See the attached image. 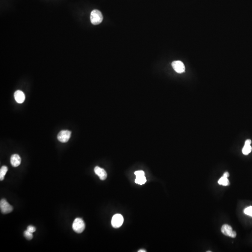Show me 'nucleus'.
I'll use <instances>...</instances> for the list:
<instances>
[{"label":"nucleus","instance_id":"obj_1","mask_svg":"<svg viewBox=\"0 0 252 252\" xmlns=\"http://www.w3.org/2000/svg\"><path fill=\"white\" fill-rule=\"evenodd\" d=\"M90 19L92 24L98 25L102 22L103 17L101 12L99 10H94L91 12Z\"/></svg>","mask_w":252,"mask_h":252},{"label":"nucleus","instance_id":"obj_2","mask_svg":"<svg viewBox=\"0 0 252 252\" xmlns=\"http://www.w3.org/2000/svg\"><path fill=\"white\" fill-rule=\"evenodd\" d=\"M73 229L78 233H82L85 229V224L81 218H76L73 224Z\"/></svg>","mask_w":252,"mask_h":252},{"label":"nucleus","instance_id":"obj_3","mask_svg":"<svg viewBox=\"0 0 252 252\" xmlns=\"http://www.w3.org/2000/svg\"><path fill=\"white\" fill-rule=\"evenodd\" d=\"M124 218L120 214H116L113 216L111 221L112 226L114 228H119L123 223Z\"/></svg>","mask_w":252,"mask_h":252},{"label":"nucleus","instance_id":"obj_4","mask_svg":"<svg viewBox=\"0 0 252 252\" xmlns=\"http://www.w3.org/2000/svg\"><path fill=\"white\" fill-rule=\"evenodd\" d=\"M0 208L1 212L3 214L10 213L13 211V207L10 205L5 199H2L0 202Z\"/></svg>","mask_w":252,"mask_h":252},{"label":"nucleus","instance_id":"obj_5","mask_svg":"<svg viewBox=\"0 0 252 252\" xmlns=\"http://www.w3.org/2000/svg\"><path fill=\"white\" fill-rule=\"evenodd\" d=\"M71 134L72 132L69 130H62L58 135V139L61 143H67L70 139Z\"/></svg>","mask_w":252,"mask_h":252},{"label":"nucleus","instance_id":"obj_6","mask_svg":"<svg viewBox=\"0 0 252 252\" xmlns=\"http://www.w3.org/2000/svg\"><path fill=\"white\" fill-rule=\"evenodd\" d=\"M172 67L174 70L179 73H184L185 70V65L182 62L180 61H175L172 63Z\"/></svg>","mask_w":252,"mask_h":252},{"label":"nucleus","instance_id":"obj_7","mask_svg":"<svg viewBox=\"0 0 252 252\" xmlns=\"http://www.w3.org/2000/svg\"><path fill=\"white\" fill-rule=\"evenodd\" d=\"M94 172L101 180H104L107 177V173L104 169L100 168L99 167L96 166L94 168Z\"/></svg>","mask_w":252,"mask_h":252},{"label":"nucleus","instance_id":"obj_8","mask_svg":"<svg viewBox=\"0 0 252 252\" xmlns=\"http://www.w3.org/2000/svg\"><path fill=\"white\" fill-rule=\"evenodd\" d=\"M14 98L16 101L18 103L21 104L25 100V96L22 91L17 90L14 93Z\"/></svg>","mask_w":252,"mask_h":252},{"label":"nucleus","instance_id":"obj_9","mask_svg":"<svg viewBox=\"0 0 252 252\" xmlns=\"http://www.w3.org/2000/svg\"><path fill=\"white\" fill-rule=\"evenodd\" d=\"M10 162L12 166L16 167L21 163V158L17 154H14L11 156Z\"/></svg>","mask_w":252,"mask_h":252},{"label":"nucleus","instance_id":"obj_10","mask_svg":"<svg viewBox=\"0 0 252 252\" xmlns=\"http://www.w3.org/2000/svg\"><path fill=\"white\" fill-rule=\"evenodd\" d=\"M221 231L223 234L231 237L233 230L232 227L231 226L227 224H225L222 226Z\"/></svg>","mask_w":252,"mask_h":252},{"label":"nucleus","instance_id":"obj_11","mask_svg":"<svg viewBox=\"0 0 252 252\" xmlns=\"http://www.w3.org/2000/svg\"><path fill=\"white\" fill-rule=\"evenodd\" d=\"M8 168L6 166H3L0 169V180L2 181L4 178L5 176L7 173Z\"/></svg>","mask_w":252,"mask_h":252},{"label":"nucleus","instance_id":"obj_12","mask_svg":"<svg viewBox=\"0 0 252 252\" xmlns=\"http://www.w3.org/2000/svg\"><path fill=\"white\" fill-rule=\"evenodd\" d=\"M218 184L223 186H228L230 185V182L228 178L223 176L218 180Z\"/></svg>","mask_w":252,"mask_h":252},{"label":"nucleus","instance_id":"obj_13","mask_svg":"<svg viewBox=\"0 0 252 252\" xmlns=\"http://www.w3.org/2000/svg\"><path fill=\"white\" fill-rule=\"evenodd\" d=\"M147 181L146 178L145 176H136L135 180V182L136 184L140 185H143Z\"/></svg>","mask_w":252,"mask_h":252},{"label":"nucleus","instance_id":"obj_14","mask_svg":"<svg viewBox=\"0 0 252 252\" xmlns=\"http://www.w3.org/2000/svg\"><path fill=\"white\" fill-rule=\"evenodd\" d=\"M252 150V147L250 145H244L243 148L242 149L243 154L244 155H248L249 153H251Z\"/></svg>","mask_w":252,"mask_h":252},{"label":"nucleus","instance_id":"obj_15","mask_svg":"<svg viewBox=\"0 0 252 252\" xmlns=\"http://www.w3.org/2000/svg\"><path fill=\"white\" fill-rule=\"evenodd\" d=\"M23 234H24V236L27 239L31 240V239L33 238V233L30 232L28 231V230L24 231Z\"/></svg>","mask_w":252,"mask_h":252},{"label":"nucleus","instance_id":"obj_16","mask_svg":"<svg viewBox=\"0 0 252 252\" xmlns=\"http://www.w3.org/2000/svg\"><path fill=\"white\" fill-rule=\"evenodd\" d=\"M244 213L246 215H248V216H250L252 217V206H250L246 208L244 210Z\"/></svg>","mask_w":252,"mask_h":252},{"label":"nucleus","instance_id":"obj_17","mask_svg":"<svg viewBox=\"0 0 252 252\" xmlns=\"http://www.w3.org/2000/svg\"><path fill=\"white\" fill-rule=\"evenodd\" d=\"M135 174L136 176H145V173L144 171L142 170H138L135 172Z\"/></svg>","mask_w":252,"mask_h":252},{"label":"nucleus","instance_id":"obj_18","mask_svg":"<svg viewBox=\"0 0 252 252\" xmlns=\"http://www.w3.org/2000/svg\"><path fill=\"white\" fill-rule=\"evenodd\" d=\"M27 230L29 231L30 232L32 233H33L36 231V229L35 227H33V226H29L27 227Z\"/></svg>","mask_w":252,"mask_h":252},{"label":"nucleus","instance_id":"obj_19","mask_svg":"<svg viewBox=\"0 0 252 252\" xmlns=\"http://www.w3.org/2000/svg\"><path fill=\"white\" fill-rule=\"evenodd\" d=\"M237 233H236L235 231H233V232L232 233V235H231V238H235L236 237Z\"/></svg>","mask_w":252,"mask_h":252},{"label":"nucleus","instance_id":"obj_20","mask_svg":"<svg viewBox=\"0 0 252 252\" xmlns=\"http://www.w3.org/2000/svg\"><path fill=\"white\" fill-rule=\"evenodd\" d=\"M251 142H252V141H251V140H247L246 141H245V144L251 145Z\"/></svg>","mask_w":252,"mask_h":252},{"label":"nucleus","instance_id":"obj_21","mask_svg":"<svg viewBox=\"0 0 252 252\" xmlns=\"http://www.w3.org/2000/svg\"><path fill=\"white\" fill-rule=\"evenodd\" d=\"M223 176L225 177H227V178H228L229 176V173L228 172H226L223 174Z\"/></svg>","mask_w":252,"mask_h":252},{"label":"nucleus","instance_id":"obj_22","mask_svg":"<svg viewBox=\"0 0 252 252\" xmlns=\"http://www.w3.org/2000/svg\"><path fill=\"white\" fill-rule=\"evenodd\" d=\"M145 252L146 251H145V250H140V251H138V252Z\"/></svg>","mask_w":252,"mask_h":252}]
</instances>
